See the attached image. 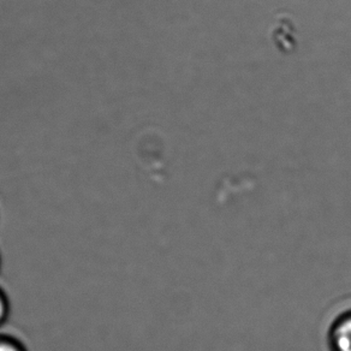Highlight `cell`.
Here are the masks:
<instances>
[{
	"mask_svg": "<svg viewBox=\"0 0 351 351\" xmlns=\"http://www.w3.org/2000/svg\"><path fill=\"white\" fill-rule=\"evenodd\" d=\"M328 341L331 351H351V312L344 313L333 322Z\"/></svg>",
	"mask_w": 351,
	"mask_h": 351,
	"instance_id": "6da1fadb",
	"label": "cell"
},
{
	"mask_svg": "<svg viewBox=\"0 0 351 351\" xmlns=\"http://www.w3.org/2000/svg\"><path fill=\"white\" fill-rule=\"evenodd\" d=\"M10 312L9 300L6 298L5 293L0 289V326L6 322Z\"/></svg>",
	"mask_w": 351,
	"mask_h": 351,
	"instance_id": "3957f363",
	"label": "cell"
},
{
	"mask_svg": "<svg viewBox=\"0 0 351 351\" xmlns=\"http://www.w3.org/2000/svg\"><path fill=\"white\" fill-rule=\"evenodd\" d=\"M0 351H27L20 341H16L12 337L0 335Z\"/></svg>",
	"mask_w": 351,
	"mask_h": 351,
	"instance_id": "7a4b0ae2",
	"label": "cell"
}]
</instances>
